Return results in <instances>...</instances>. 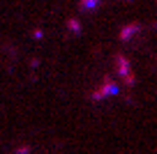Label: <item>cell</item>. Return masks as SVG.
Here are the masks:
<instances>
[{
	"label": "cell",
	"mask_w": 157,
	"mask_h": 154,
	"mask_svg": "<svg viewBox=\"0 0 157 154\" xmlns=\"http://www.w3.org/2000/svg\"><path fill=\"white\" fill-rule=\"evenodd\" d=\"M113 94H118V83H113L111 78H104L102 87L93 92V99L95 101H102V99H106V97H113Z\"/></svg>",
	"instance_id": "1"
},
{
	"label": "cell",
	"mask_w": 157,
	"mask_h": 154,
	"mask_svg": "<svg viewBox=\"0 0 157 154\" xmlns=\"http://www.w3.org/2000/svg\"><path fill=\"white\" fill-rule=\"evenodd\" d=\"M116 64H118V74L123 76V83L125 85H132L134 83V72H132V67H129V62L123 55H116Z\"/></svg>",
	"instance_id": "2"
},
{
	"label": "cell",
	"mask_w": 157,
	"mask_h": 154,
	"mask_svg": "<svg viewBox=\"0 0 157 154\" xmlns=\"http://www.w3.org/2000/svg\"><path fill=\"white\" fill-rule=\"evenodd\" d=\"M97 2H99V0H83V7H86V9H90V7H95Z\"/></svg>",
	"instance_id": "3"
}]
</instances>
